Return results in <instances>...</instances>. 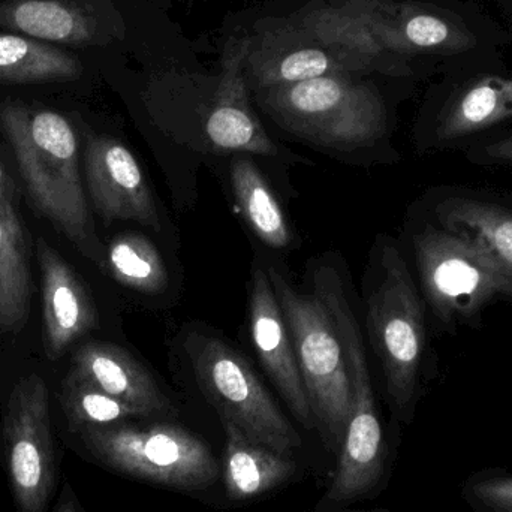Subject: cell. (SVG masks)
<instances>
[{
  "instance_id": "d4e9b609",
  "label": "cell",
  "mask_w": 512,
  "mask_h": 512,
  "mask_svg": "<svg viewBox=\"0 0 512 512\" xmlns=\"http://www.w3.org/2000/svg\"><path fill=\"white\" fill-rule=\"evenodd\" d=\"M60 405L71 433H78L86 427L153 420L146 412L105 393L74 369L63 379Z\"/></svg>"
},
{
  "instance_id": "4dcf8cb0",
  "label": "cell",
  "mask_w": 512,
  "mask_h": 512,
  "mask_svg": "<svg viewBox=\"0 0 512 512\" xmlns=\"http://www.w3.org/2000/svg\"><path fill=\"white\" fill-rule=\"evenodd\" d=\"M351 512H391V511L390 510H385V508H376V510L351 511Z\"/></svg>"
},
{
  "instance_id": "277c9868",
  "label": "cell",
  "mask_w": 512,
  "mask_h": 512,
  "mask_svg": "<svg viewBox=\"0 0 512 512\" xmlns=\"http://www.w3.org/2000/svg\"><path fill=\"white\" fill-rule=\"evenodd\" d=\"M415 270L427 313L439 333L480 330L486 310L512 307V279L483 249L430 221L412 234Z\"/></svg>"
},
{
  "instance_id": "6da1fadb",
  "label": "cell",
  "mask_w": 512,
  "mask_h": 512,
  "mask_svg": "<svg viewBox=\"0 0 512 512\" xmlns=\"http://www.w3.org/2000/svg\"><path fill=\"white\" fill-rule=\"evenodd\" d=\"M0 129L14 150L21 177L38 212L86 258L107 267L80 176L71 123L50 110L0 105Z\"/></svg>"
},
{
  "instance_id": "f546056e",
  "label": "cell",
  "mask_w": 512,
  "mask_h": 512,
  "mask_svg": "<svg viewBox=\"0 0 512 512\" xmlns=\"http://www.w3.org/2000/svg\"><path fill=\"white\" fill-rule=\"evenodd\" d=\"M9 194L8 182H6L5 173H3L2 167H0V197Z\"/></svg>"
},
{
  "instance_id": "ac0fdd59",
  "label": "cell",
  "mask_w": 512,
  "mask_h": 512,
  "mask_svg": "<svg viewBox=\"0 0 512 512\" xmlns=\"http://www.w3.org/2000/svg\"><path fill=\"white\" fill-rule=\"evenodd\" d=\"M74 370L110 396L146 412L153 420L177 415L176 406L152 373L120 346L83 343L75 351Z\"/></svg>"
},
{
  "instance_id": "5b68a950",
  "label": "cell",
  "mask_w": 512,
  "mask_h": 512,
  "mask_svg": "<svg viewBox=\"0 0 512 512\" xmlns=\"http://www.w3.org/2000/svg\"><path fill=\"white\" fill-rule=\"evenodd\" d=\"M78 448L102 468L141 483L183 493L207 492L221 478V466L204 439L171 423L138 421L86 427Z\"/></svg>"
},
{
  "instance_id": "3957f363",
  "label": "cell",
  "mask_w": 512,
  "mask_h": 512,
  "mask_svg": "<svg viewBox=\"0 0 512 512\" xmlns=\"http://www.w3.org/2000/svg\"><path fill=\"white\" fill-rule=\"evenodd\" d=\"M315 295L325 304L345 354L352 409L337 468L316 512H330L376 496L387 477L388 447L376 408L360 325L349 306L342 279L333 268L315 274Z\"/></svg>"
},
{
  "instance_id": "d6986e66",
  "label": "cell",
  "mask_w": 512,
  "mask_h": 512,
  "mask_svg": "<svg viewBox=\"0 0 512 512\" xmlns=\"http://www.w3.org/2000/svg\"><path fill=\"white\" fill-rule=\"evenodd\" d=\"M225 430V493L231 502H249L288 484L297 474L292 456L255 444L228 420Z\"/></svg>"
},
{
  "instance_id": "e0dca14e",
  "label": "cell",
  "mask_w": 512,
  "mask_h": 512,
  "mask_svg": "<svg viewBox=\"0 0 512 512\" xmlns=\"http://www.w3.org/2000/svg\"><path fill=\"white\" fill-rule=\"evenodd\" d=\"M251 41L230 39L222 60V77L206 122V134L216 149L277 156L276 144L268 137L252 111L248 98V60Z\"/></svg>"
},
{
  "instance_id": "83f0119b",
  "label": "cell",
  "mask_w": 512,
  "mask_h": 512,
  "mask_svg": "<svg viewBox=\"0 0 512 512\" xmlns=\"http://www.w3.org/2000/svg\"><path fill=\"white\" fill-rule=\"evenodd\" d=\"M465 156L478 167L512 168V129L472 144Z\"/></svg>"
},
{
  "instance_id": "484cf974",
  "label": "cell",
  "mask_w": 512,
  "mask_h": 512,
  "mask_svg": "<svg viewBox=\"0 0 512 512\" xmlns=\"http://www.w3.org/2000/svg\"><path fill=\"white\" fill-rule=\"evenodd\" d=\"M107 268L126 288L141 294H159L168 286L164 259L149 239L123 234L108 245Z\"/></svg>"
},
{
  "instance_id": "cb8c5ba5",
  "label": "cell",
  "mask_w": 512,
  "mask_h": 512,
  "mask_svg": "<svg viewBox=\"0 0 512 512\" xmlns=\"http://www.w3.org/2000/svg\"><path fill=\"white\" fill-rule=\"evenodd\" d=\"M231 182L237 203L256 236L274 249L291 243V230L279 201L267 180L249 158H236L231 164Z\"/></svg>"
},
{
  "instance_id": "7402d4cb",
  "label": "cell",
  "mask_w": 512,
  "mask_h": 512,
  "mask_svg": "<svg viewBox=\"0 0 512 512\" xmlns=\"http://www.w3.org/2000/svg\"><path fill=\"white\" fill-rule=\"evenodd\" d=\"M80 60L60 48L0 33V84H41L77 80Z\"/></svg>"
},
{
  "instance_id": "9c48e42d",
  "label": "cell",
  "mask_w": 512,
  "mask_h": 512,
  "mask_svg": "<svg viewBox=\"0 0 512 512\" xmlns=\"http://www.w3.org/2000/svg\"><path fill=\"white\" fill-rule=\"evenodd\" d=\"M0 453L17 512H47L59 484V453L50 399L39 375L21 378L9 393L0 426Z\"/></svg>"
},
{
  "instance_id": "52a82bcc",
  "label": "cell",
  "mask_w": 512,
  "mask_h": 512,
  "mask_svg": "<svg viewBox=\"0 0 512 512\" xmlns=\"http://www.w3.org/2000/svg\"><path fill=\"white\" fill-rule=\"evenodd\" d=\"M267 274L291 333L315 426L328 450L339 456L351 418L352 390L336 325L315 294H301L276 268H268Z\"/></svg>"
},
{
  "instance_id": "603a6c76",
  "label": "cell",
  "mask_w": 512,
  "mask_h": 512,
  "mask_svg": "<svg viewBox=\"0 0 512 512\" xmlns=\"http://www.w3.org/2000/svg\"><path fill=\"white\" fill-rule=\"evenodd\" d=\"M0 24L32 38L65 44H89L92 24L86 17L57 0H17L0 6Z\"/></svg>"
},
{
  "instance_id": "4316f807",
  "label": "cell",
  "mask_w": 512,
  "mask_h": 512,
  "mask_svg": "<svg viewBox=\"0 0 512 512\" xmlns=\"http://www.w3.org/2000/svg\"><path fill=\"white\" fill-rule=\"evenodd\" d=\"M466 504L477 512H512V474L502 469H484L462 484Z\"/></svg>"
},
{
  "instance_id": "7a4b0ae2",
  "label": "cell",
  "mask_w": 512,
  "mask_h": 512,
  "mask_svg": "<svg viewBox=\"0 0 512 512\" xmlns=\"http://www.w3.org/2000/svg\"><path fill=\"white\" fill-rule=\"evenodd\" d=\"M379 268V283L367 300V331L381 361L391 411L400 423L411 424L424 382L436 369L429 316L405 256L390 240L382 245Z\"/></svg>"
},
{
  "instance_id": "7c38bea8",
  "label": "cell",
  "mask_w": 512,
  "mask_h": 512,
  "mask_svg": "<svg viewBox=\"0 0 512 512\" xmlns=\"http://www.w3.org/2000/svg\"><path fill=\"white\" fill-rule=\"evenodd\" d=\"M297 30L340 57L352 71L408 75V60L387 50L373 27L363 0L316 6L298 15Z\"/></svg>"
},
{
  "instance_id": "9a60e30c",
  "label": "cell",
  "mask_w": 512,
  "mask_h": 512,
  "mask_svg": "<svg viewBox=\"0 0 512 512\" xmlns=\"http://www.w3.org/2000/svg\"><path fill=\"white\" fill-rule=\"evenodd\" d=\"M363 3L382 44L400 59L418 53L459 54L477 44L462 21L441 9L393 0Z\"/></svg>"
},
{
  "instance_id": "5bb4252c",
  "label": "cell",
  "mask_w": 512,
  "mask_h": 512,
  "mask_svg": "<svg viewBox=\"0 0 512 512\" xmlns=\"http://www.w3.org/2000/svg\"><path fill=\"white\" fill-rule=\"evenodd\" d=\"M251 334L259 360L289 411L301 426L312 430L316 427L315 418L298 369L291 333L270 277L261 267L255 268L252 276Z\"/></svg>"
},
{
  "instance_id": "2e32d148",
  "label": "cell",
  "mask_w": 512,
  "mask_h": 512,
  "mask_svg": "<svg viewBox=\"0 0 512 512\" xmlns=\"http://www.w3.org/2000/svg\"><path fill=\"white\" fill-rule=\"evenodd\" d=\"M42 285V340L45 355L59 360L99 325L98 310L74 268L44 240L36 243Z\"/></svg>"
},
{
  "instance_id": "ba28073f",
  "label": "cell",
  "mask_w": 512,
  "mask_h": 512,
  "mask_svg": "<svg viewBox=\"0 0 512 512\" xmlns=\"http://www.w3.org/2000/svg\"><path fill=\"white\" fill-rule=\"evenodd\" d=\"M188 351L198 385L221 420L236 424L255 444L285 456L301 447L297 430L242 354L213 337L192 340Z\"/></svg>"
},
{
  "instance_id": "f1b7e54d",
  "label": "cell",
  "mask_w": 512,
  "mask_h": 512,
  "mask_svg": "<svg viewBox=\"0 0 512 512\" xmlns=\"http://www.w3.org/2000/svg\"><path fill=\"white\" fill-rule=\"evenodd\" d=\"M53 512H87L84 510L77 493L74 492L71 483H68V481H65L62 489H60Z\"/></svg>"
},
{
  "instance_id": "ffe728a7",
  "label": "cell",
  "mask_w": 512,
  "mask_h": 512,
  "mask_svg": "<svg viewBox=\"0 0 512 512\" xmlns=\"http://www.w3.org/2000/svg\"><path fill=\"white\" fill-rule=\"evenodd\" d=\"M30 307L26 234L11 195L0 197V330L23 328Z\"/></svg>"
},
{
  "instance_id": "30bf717a",
  "label": "cell",
  "mask_w": 512,
  "mask_h": 512,
  "mask_svg": "<svg viewBox=\"0 0 512 512\" xmlns=\"http://www.w3.org/2000/svg\"><path fill=\"white\" fill-rule=\"evenodd\" d=\"M84 174L90 200L107 224L135 221L161 230L155 198L128 147L105 135H90L84 147Z\"/></svg>"
},
{
  "instance_id": "44dd1931",
  "label": "cell",
  "mask_w": 512,
  "mask_h": 512,
  "mask_svg": "<svg viewBox=\"0 0 512 512\" xmlns=\"http://www.w3.org/2000/svg\"><path fill=\"white\" fill-rule=\"evenodd\" d=\"M352 69L337 54L319 44L291 45L283 51L252 53L249 48L246 75L252 89L300 83L328 75L351 77ZM354 72V71H352Z\"/></svg>"
},
{
  "instance_id": "4fadbf2b",
  "label": "cell",
  "mask_w": 512,
  "mask_h": 512,
  "mask_svg": "<svg viewBox=\"0 0 512 512\" xmlns=\"http://www.w3.org/2000/svg\"><path fill=\"white\" fill-rule=\"evenodd\" d=\"M512 120V77L483 75L451 93L430 123L426 149L466 150Z\"/></svg>"
},
{
  "instance_id": "8992f818",
  "label": "cell",
  "mask_w": 512,
  "mask_h": 512,
  "mask_svg": "<svg viewBox=\"0 0 512 512\" xmlns=\"http://www.w3.org/2000/svg\"><path fill=\"white\" fill-rule=\"evenodd\" d=\"M259 104L291 134L336 150L373 147L385 137L388 111L373 84L328 75L256 90Z\"/></svg>"
},
{
  "instance_id": "8fae6325",
  "label": "cell",
  "mask_w": 512,
  "mask_h": 512,
  "mask_svg": "<svg viewBox=\"0 0 512 512\" xmlns=\"http://www.w3.org/2000/svg\"><path fill=\"white\" fill-rule=\"evenodd\" d=\"M426 216L483 249L512 279V194L445 185L426 197Z\"/></svg>"
}]
</instances>
